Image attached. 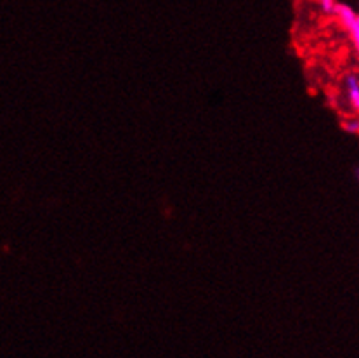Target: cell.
<instances>
[{"mask_svg": "<svg viewBox=\"0 0 359 358\" xmlns=\"http://www.w3.org/2000/svg\"><path fill=\"white\" fill-rule=\"evenodd\" d=\"M344 98L354 113L359 115V73L349 72L344 79Z\"/></svg>", "mask_w": 359, "mask_h": 358, "instance_id": "1", "label": "cell"}, {"mask_svg": "<svg viewBox=\"0 0 359 358\" xmlns=\"http://www.w3.org/2000/svg\"><path fill=\"white\" fill-rule=\"evenodd\" d=\"M333 16L337 18V21H339L346 30H349V27L354 23V20H356L358 13L353 9V7L347 6V4H339Z\"/></svg>", "mask_w": 359, "mask_h": 358, "instance_id": "2", "label": "cell"}, {"mask_svg": "<svg viewBox=\"0 0 359 358\" xmlns=\"http://www.w3.org/2000/svg\"><path fill=\"white\" fill-rule=\"evenodd\" d=\"M349 35H351V40H353V46H354V51H356V54L359 56V13L356 16V20H354V23L349 27Z\"/></svg>", "mask_w": 359, "mask_h": 358, "instance_id": "3", "label": "cell"}, {"mask_svg": "<svg viewBox=\"0 0 359 358\" xmlns=\"http://www.w3.org/2000/svg\"><path fill=\"white\" fill-rule=\"evenodd\" d=\"M318 6H320L321 13L327 14V16H333L339 2L337 0H318Z\"/></svg>", "mask_w": 359, "mask_h": 358, "instance_id": "4", "label": "cell"}, {"mask_svg": "<svg viewBox=\"0 0 359 358\" xmlns=\"http://www.w3.org/2000/svg\"><path fill=\"white\" fill-rule=\"evenodd\" d=\"M344 129L351 134H359V117H349L344 122Z\"/></svg>", "mask_w": 359, "mask_h": 358, "instance_id": "5", "label": "cell"}, {"mask_svg": "<svg viewBox=\"0 0 359 358\" xmlns=\"http://www.w3.org/2000/svg\"><path fill=\"white\" fill-rule=\"evenodd\" d=\"M356 178H358V181H359V167L356 169Z\"/></svg>", "mask_w": 359, "mask_h": 358, "instance_id": "6", "label": "cell"}]
</instances>
